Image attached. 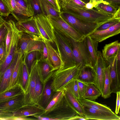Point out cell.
Segmentation results:
<instances>
[{"mask_svg": "<svg viewBox=\"0 0 120 120\" xmlns=\"http://www.w3.org/2000/svg\"><path fill=\"white\" fill-rule=\"evenodd\" d=\"M37 36L20 31L17 50L18 52L22 53L23 57L28 53V48L29 45Z\"/></svg>", "mask_w": 120, "mask_h": 120, "instance_id": "cell-21", "label": "cell"}, {"mask_svg": "<svg viewBox=\"0 0 120 120\" xmlns=\"http://www.w3.org/2000/svg\"><path fill=\"white\" fill-rule=\"evenodd\" d=\"M5 58V47L3 41L0 45V66L3 63Z\"/></svg>", "mask_w": 120, "mask_h": 120, "instance_id": "cell-48", "label": "cell"}, {"mask_svg": "<svg viewBox=\"0 0 120 120\" xmlns=\"http://www.w3.org/2000/svg\"><path fill=\"white\" fill-rule=\"evenodd\" d=\"M86 120L88 119L85 117L79 115L78 114L69 118L68 120Z\"/></svg>", "mask_w": 120, "mask_h": 120, "instance_id": "cell-52", "label": "cell"}, {"mask_svg": "<svg viewBox=\"0 0 120 120\" xmlns=\"http://www.w3.org/2000/svg\"><path fill=\"white\" fill-rule=\"evenodd\" d=\"M78 101L83 106L106 112H113L110 108L107 105L100 104L95 101L88 100L83 97L80 98Z\"/></svg>", "mask_w": 120, "mask_h": 120, "instance_id": "cell-27", "label": "cell"}, {"mask_svg": "<svg viewBox=\"0 0 120 120\" xmlns=\"http://www.w3.org/2000/svg\"><path fill=\"white\" fill-rule=\"evenodd\" d=\"M95 6V5L89 2L86 4L85 7L87 9H91L94 8Z\"/></svg>", "mask_w": 120, "mask_h": 120, "instance_id": "cell-54", "label": "cell"}, {"mask_svg": "<svg viewBox=\"0 0 120 120\" xmlns=\"http://www.w3.org/2000/svg\"><path fill=\"white\" fill-rule=\"evenodd\" d=\"M53 6L55 10L57 12H61V8L58 0H47Z\"/></svg>", "mask_w": 120, "mask_h": 120, "instance_id": "cell-50", "label": "cell"}, {"mask_svg": "<svg viewBox=\"0 0 120 120\" xmlns=\"http://www.w3.org/2000/svg\"><path fill=\"white\" fill-rule=\"evenodd\" d=\"M29 74L27 66L23 60L19 76L18 83L24 92V94L27 87Z\"/></svg>", "mask_w": 120, "mask_h": 120, "instance_id": "cell-33", "label": "cell"}, {"mask_svg": "<svg viewBox=\"0 0 120 120\" xmlns=\"http://www.w3.org/2000/svg\"><path fill=\"white\" fill-rule=\"evenodd\" d=\"M85 40L86 45L92 60L93 67L97 60L98 42L93 40L90 35L87 36L85 38Z\"/></svg>", "mask_w": 120, "mask_h": 120, "instance_id": "cell-28", "label": "cell"}, {"mask_svg": "<svg viewBox=\"0 0 120 120\" xmlns=\"http://www.w3.org/2000/svg\"><path fill=\"white\" fill-rule=\"evenodd\" d=\"M11 11V14L17 21L29 19L19 9L15 0H6Z\"/></svg>", "mask_w": 120, "mask_h": 120, "instance_id": "cell-34", "label": "cell"}, {"mask_svg": "<svg viewBox=\"0 0 120 120\" xmlns=\"http://www.w3.org/2000/svg\"><path fill=\"white\" fill-rule=\"evenodd\" d=\"M85 3L86 4V3L89 2L90 0H80Z\"/></svg>", "mask_w": 120, "mask_h": 120, "instance_id": "cell-57", "label": "cell"}, {"mask_svg": "<svg viewBox=\"0 0 120 120\" xmlns=\"http://www.w3.org/2000/svg\"><path fill=\"white\" fill-rule=\"evenodd\" d=\"M59 15L66 22L85 38L103 24L84 21L63 11H61Z\"/></svg>", "mask_w": 120, "mask_h": 120, "instance_id": "cell-4", "label": "cell"}, {"mask_svg": "<svg viewBox=\"0 0 120 120\" xmlns=\"http://www.w3.org/2000/svg\"><path fill=\"white\" fill-rule=\"evenodd\" d=\"M102 94L94 84H88L83 97L88 100L95 101Z\"/></svg>", "mask_w": 120, "mask_h": 120, "instance_id": "cell-32", "label": "cell"}, {"mask_svg": "<svg viewBox=\"0 0 120 120\" xmlns=\"http://www.w3.org/2000/svg\"><path fill=\"white\" fill-rule=\"evenodd\" d=\"M107 62L110 66L109 74L111 81L110 91L111 93H116L117 92L120 91V79L117 71L116 54Z\"/></svg>", "mask_w": 120, "mask_h": 120, "instance_id": "cell-14", "label": "cell"}, {"mask_svg": "<svg viewBox=\"0 0 120 120\" xmlns=\"http://www.w3.org/2000/svg\"><path fill=\"white\" fill-rule=\"evenodd\" d=\"M14 117L13 113L0 109V120H14Z\"/></svg>", "mask_w": 120, "mask_h": 120, "instance_id": "cell-47", "label": "cell"}, {"mask_svg": "<svg viewBox=\"0 0 120 120\" xmlns=\"http://www.w3.org/2000/svg\"><path fill=\"white\" fill-rule=\"evenodd\" d=\"M106 67L105 60L102 56V53L101 51H98L96 62L93 66L95 74L94 84L101 94L104 88L105 69Z\"/></svg>", "mask_w": 120, "mask_h": 120, "instance_id": "cell-10", "label": "cell"}, {"mask_svg": "<svg viewBox=\"0 0 120 120\" xmlns=\"http://www.w3.org/2000/svg\"><path fill=\"white\" fill-rule=\"evenodd\" d=\"M11 12L6 0H0V16L2 17L7 16Z\"/></svg>", "mask_w": 120, "mask_h": 120, "instance_id": "cell-42", "label": "cell"}, {"mask_svg": "<svg viewBox=\"0 0 120 120\" xmlns=\"http://www.w3.org/2000/svg\"><path fill=\"white\" fill-rule=\"evenodd\" d=\"M47 50L46 46L44 43L43 45V51L41 55V59H47Z\"/></svg>", "mask_w": 120, "mask_h": 120, "instance_id": "cell-53", "label": "cell"}, {"mask_svg": "<svg viewBox=\"0 0 120 120\" xmlns=\"http://www.w3.org/2000/svg\"><path fill=\"white\" fill-rule=\"evenodd\" d=\"M41 54L37 51H33L28 52L23 57V60L25 63L30 73L31 66L35 61L39 60Z\"/></svg>", "mask_w": 120, "mask_h": 120, "instance_id": "cell-35", "label": "cell"}, {"mask_svg": "<svg viewBox=\"0 0 120 120\" xmlns=\"http://www.w3.org/2000/svg\"><path fill=\"white\" fill-rule=\"evenodd\" d=\"M23 61V55L20 52L17 62L12 75L9 86L7 89L11 88L19 84V77Z\"/></svg>", "mask_w": 120, "mask_h": 120, "instance_id": "cell-30", "label": "cell"}, {"mask_svg": "<svg viewBox=\"0 0 120 120\" xmlns=\"http://www.w3.org/2000/svg\"><path fill=\"white\" fill-rule=\"evenodd\" d=\"M24 93L21 87L18 84L13 87L0 93V103L13 99Z\"/></svg>", "mask_w": 120, "mask_h": 120, "instance_id": "cell-23", "label": "cell"}, {"mask_svg": "<svg viewBox=\"0 0 120 120\" xmlns=\"http://www.w3.org/2000/svg\"><path fill=\"white\" fill-rule=\"evenodd\" d=\"M65 95L63 89L56 92L53 98L45 109V112L51 111L58 106L63 101Z\"/></svg>", "mask_w": 120, "mask_h": 120, "instance_id": "cell-31", "label": "cell"}, {"mask_svg": "<svg viewBox=\"0 0 120 120\" xmlns=\"http://www.w3.org/2000/svg\"><path fill=\"white\" fill-rule=\"evenodd\" d=\"M77 114L68 103L65 96L63 101L57 107L51 111L44 112L40 116L50 118L51 120H68Z\"/></svg>", "mask_w": 120, "mask_h": 120, "instance_id": "cell-7", "label": "cell"}, {"mask_svg": "<svg viewBox=\"0 0 120 120\" xmlns=\"http://www.w3.org/2000/svg\"><path fill=\"white\" fill-rule=\"evenodd\" d=\"M1 23V21H0V24Z\"/></svg>", "mask_w": 120, "mask_h": 120, "instance_id": "cell-58", "label": "cell"}, {"mask_svg": "<svg viewBox=\"0 0 120 120\" xmlns=\"http://www.w3.org/2000/svg\"><path fill=\"white\" fill-rule=\"evenodd\" d=\"M113 16L115 18L120 19V7L117 9Z\"/></svg>", "mask_w": 120, "mask_h": 120, "instance_id": "cell-56", "label": "cell"}, {"mask_svg": "<svg viewBox=\"0 0 120 120\" xmlns=\"http://www.w3.org/2000/svg\"><path fill=\"white\" fill-rule=\"evenodd\" d=\"M120 49V43L118 40L106 44L102 50V56L107 61L116 56Z\"/></svg>", "mask_w": 120, "mask_h": 120, "instance_id": "cell-25", "label": "cell"}, {"mask_svg": "<svg viewBox=\"0 0 120 120\" xmlns=\"http://www.w3.org/2000/svg\"><path fill=\"white\" fill-rule=\"evenodd\" d=\"M119 22H120V19H113L102 25L96 30H100L106 29L116 25Z\"/></svg>", "mask_w": 120, "mask_h": 120, "instance_id": "cell-44", "label": "cell"}, {"mask_svg": "<svg viewBox=\"0 0 120 120\" xmlns=\"http://www.w3.org/2000/svg\"><path fill=\"white\" fill-rule=\"evenodd\" d=\"M63 89L66 99L70 105L78 114L83 116L84 111L83 106L71 92L67 90Z\"/></svg>", "mask_w": 120, "mask_h": 120, "instance_id": "cell-29", "label": "cell"}, {"mask_svg": "<svg viewBox=\"0 0 120 120\" xmlns=\"http://www.w3.org/2000/svg\"><path fill=\"white\" fill-rule=\"evenodd\" d=\"M116 99L115 112L116 114L119 113L120 108V91L116 93Z\"/></svg>", "mask_w": 120, "mask_h": 120, "instance_id": "cell-51", "label": "cell"}, {"mask_svg": "<svg viewBox=\"0 0 120 120\" xmlns=\"http://www.w3.org/2000/svg\"><path fill=\"white\" fill-rule=\"evenodd\" d=\"M51 82V78L45 83L42 93L40 106L45 109L53 98L56 92L52 89Z\"/></svg>", "mask_w": 120, "mask_h": 120, "instance_id": "cell-24", "label": "cell"}, {"mask_svg": "<svg viewBox=\"0 0 120 120\" xmlns=\"http://www.w3.org/2000/svg\"><path fill=\"white\" fill-rule=\"evenodd\" d=\"M61 11L68 13L75 17L87 22L103 24L115 18L113 15L101 11L94 8L88 9L85 7L69 3L61 7Z\"/></svg>", "mask_w": 120, "mask_h": 120, "instance_id": "cell-1", "label": "cell"}, {"mask_svg": "<svg viewBox=\"0 0 120 120\" xmlns=\"http://www.w3.org/2000/svg\"><path fill=\"white\" fill-rule=\"evenodd\" d=\"M44 15L47 16L51 15L59 16L60 13L54 9L53 6L47 0H39Z\"/></svg>", "mask_w": 120, "mask_h": 120, "instance_id": "cell-37", "label": "cell"}, {"mask_svg": "<svg viewBox=\"0 0 120 120\" xmlns=\"http://www.w3.org/2000/svg\"><path fill=\"white\" fill-rule=\"evenodd\" d=\"M38 60L35 61L31 68L27 87L24 94V105L32 104L33 94L38 71Z\"/></svg>", "mask_w": 120, "mask_h": 120, "instance_id": "cell-11", "label": "cell"}, {"mask_svg": "<svg viewBox=\"0 0 120 120\" xmlns=\"http://www.w3.org/2000/svg\"><path fill=\"white\" fill-rule=\"evenodd\" d=\"M34 13V16L39 14L44 15L39 0H28Z\"/></svg>", "mask_w": 120, "mask_h": 120, "instance_id": "cell-41", "label": "cell"}, {"mask_svg": "<svg viewBox=\"0 0 120 120\" xmlns=\"http://www.w3.org/2000/svg\"><path fill=\"white\" fill-rule=\"evenodd\" d=\"M54 29L66 37L77 41H83L85 38L66 22L60 16H47Z\"/></svg>", "mask_w": 120, "mask_h": 120, "instance_id": "cell-5", "label": "cell"}, {"mask_svg": "<svg viewBox=\"0 0 120 120\" xmlns=\"http://www.w3.org/2000/svg\"><path fill=\"white\" fill-rule=\"evenodd\" d=\"M16 3L21 7L32 14L34 13L30 4L28 0H15Z\"/></svg>", "mask_w": 120, "mask_h": 120, "instance_id": "cell-45", "label": "cell"}, {"mask_svg": "<svg viewBox=\"0 0 120 120\" xmlns=\"http://www.w3.org/2000/svg\"><path fill=\"white\" fill-rule=\"evenodd\" d=\"M44 43L41 37L37 36L29 45L28 52L33 51H37L40 52L41 55L43 51Z\"/></svg>", "mask_w": 120, "mask_h": 120, "instance_id": "cell-38", "label": "cell"}, {"mask_svg": "<svg viewBox=\"0 0 120 120\" xmlns=\"http://www.w3.org/2000/svg\"><path fill=\"white\" fill-rule=\"evenodd\" d=\"M63 89L69 91L78 100L80 98L78 92L77 79H73L71 80L67 84Z\"/></svg>", "mask_w": 120, "mask_h": 120, "instance_id": "cell-39", "label": "cell"}, {"mask_svg": "<svg viewBox=\"0 0 120 120\" xmlns=\"http://www.w3.org/2000/svg\"><path fill=\"white\" fill-rule=\"evenodd\" d=\"M89 2L93 4L95 6L97 4L102 3L107 4L103 0H90Z\"/></svg>", "mask_w": 120, "mask_h": 120, "instance_id": "cell-55", "label": "cell"}, {"mask_svg": "<svg viewBox=\"0 0 120 120\" xmlns=\"http://www.w3.org/2000/svg\"><path fill=\"white\" fill-rule=\"evenodd\" d=\"M105 2L112 5L118 9L120 7V0H103Z\"/></svg>", "mask_w": 120, "mask_h": 120, "instance_id": "cell-49", "label": "cell"}, {"mask_svg": "<svg viewBox=\"0 0 120 120\" xmlns=\"http://www.w3.org/2000/svg\"></svg>", "mask_w": 120, "mask_h": 120, "instance_id": "cell-59", "label": "cell"}, {"mask_svg": "<svg viewBox=\"0 0 120 120\" xmlns=\"http://www.w3.org/2000/svg\"><path fill=\"white\" fill-rule=\"evenodd\" d=\"M0 45L4 41L5 36L7 32V29L6 23V20H4L0 16Z\"/></svg>", "mask_w": 120, "mask_h": 120, "instance_id": "cell-43", "label": "cell"}, {"mask_svg": "<svg viewBox=\"0 0 120 120\" xmlns=\"http://www.w3.org/2000/svg\"><path fill=\"white\" fill-rule=\"evenodd\" d=\"M77 81L79 94L81 98L83 97L88 84L78 79Z\"/></svg>", "mask_w": 120, "mask_h": 120, "instance_id": "cell-46", "label": "cell"}, {"mask_svg": "<svg viewBox=\"0 0 120 120\" xmlns=\"http://www.w3.org/2000/svg\"><path fill=\"white\" fill-rule=\"evenodd\" d=\"M45 84L40 77L38 68L36 84L33 94L32 104H34L40 106Z\"/></svg>", "mask_w": 120, "mask_h": 120, "instance_id": "cell-26", "label": "cell"}, {"mask_svg": "<svg viewBox=\"0 0 120 120\" xmlns=\"http://www.w3.org/2000/svg\"><path fill=\"white\" fill-rule=\"evenodd\" d=\"M45 112V109L40 106L34 104L23 105L13 112L16 117H27L30 116H40Z\"/></svg>", "mask_w": 120, "mask_h": 120, "instance_id": "cell-15", "label": "cell"}, {"mask_svg": "<svg viewBox=\"0 0 120 120\" xmlns=\"http://www.w3.org/2000/svg\"><path fill=\"white\" fill-rule=\"evenodd\" d=\"M81 66L79 63L70 67L55 71L51 78V85L53 91L56 92L61 90L71 80L77 79Z\"/></svg>", "mask_w": 120, "mask_h": 120, "instance_id": "cell-3", "label": "cell"}, {"mask_svg": "<svg viewBox=\"0 0 120 120\" xmlns=\"http://www.w3.org/2000/svg\"><path fill=\"white\" fill-rule=\"evenodd\" d=\"M110 65L106 67L105 69V77L103 89L101 95L102 97L106 99L111 96V93L110 91L111 81L109 76Z\"/></svg>", "mask_w": 120, "mask_h": 120, "instance_id": "cell-36", "label": "cell"}, {"mask_svg": "<svg viewBox=\"0 0 120 120\" xmlns=\"http://www.w3.org/2000/svg\"><path fill=\"white\" fill-rule=\"evenodd\" d=\"M69 38L76 64L80 63L81 67L86 66L93 67L92 60L86 45L85 38L81 41H77Z\"/></svg>", "mask_w": 120, "mask_h": 120, "instance_id": "cell-6", "label": "cell"}, {"mask_svg": "<svg viewBox=\"0 0 120 120\" xmlns=\"http://www.w3.org/2000/svg\"><path fill=\"white\" fill-rule=\"evenodd\" d=\"M53 30L54 42L61 62V66L59 69H63L74 66L76 63L69 37L54 28Z\"/></svg>", "mask_w": 120, "mask_h": 120, "instance_id": "cell-2", "label": "cell"}, {"mask_svg": "<svg viewBox=\"0 0 120 120\" xmlns=\"http://www.w3.org/2000/svg\"><path fill=\"white\" fill-rule=\"evenodd\" d=\"M120 33V22L106 29L96 30L90 35L94 40L101 42L107 39L117 35Z\"/></svg>", "mask_w": 120, "mask_h": 120, "instance_id": "cell-16", "label": "cell"}, {"mask_svg": "<svg viewBox=\"0 0 120 120\" xmlns=\"http://www.w3.org/2000/svg\"><path fill=\"white\" fill-rule=\"evenodd\" d=\"M24 93L8 101L0 103V109L13 113L24 105Z\"/></svg>", "mask_w": 120, "mask_h": 120, "instance_id": "cell-20", "label": "cell"}, {"mask_svg": "<svg viewBox=\"0 0 120 120\" xmlns=\"http://www.w3.org/2000/svg\"><path fill=\"white\" fill-rule=\"evenodd\" d=\"M95 77L93 67L85 66L81 67L77 79L87 84H94Z\"/></svg>", "mask_w": 120, "mask_h": 120, "instance_id": "cell-22", "label": "cell"}, {"mask_svg": "<svg viewBox=\"0 0 120 120\" xmlns=\"http://www.w3.org/2000/svg\"><path fill=\"white\" fill-rule=\"evenodd\" d=\"M34 17L42 39L51 43L54 42V28L47 16L38 14Z\"/></svg>", "mask_w": 120, "mask_h": 120, "instance_id": "cell-8", "label": "cell"}, {"mask_svg": "<svg viewBox=\"0 0 120 120\" xmlns=\"http://www.w3.org/2000/svg\"><path fill=\"white\" fill-rule=\"evenodd\" d=\"M43 40L47 50V60L53 67L54 70L56 71L60 68L61 66V61L59 55L51 45L50 41L45 39Z\"/></svg>", "mask_w": 120, "mask_h": 120, "instance_id": "cell-19", "label": "cell"}, {"mask_svg": "<svg viewBox=\"0 0 120 120\" xmlns=\"http://www.w3.org/2000/svg\"><path fill=\"white\" fill-rule=\"evenodd\" d=\"M94 8L101 11L112 15H114L117 9L112 5L103 3L97 4Z\"/></svg>", "mask_w": 120, "mask_h": 120, "instance_id": "cell-40", "label": "cell"}, {"mask_svg": "<svg viewBox=\"0 0 120 120\" xmlns=\"http://www.w3.org/2000/svg\"><path fill=\"white\" fill-rule=\"evenodd\" d=\"M20 52H18L11 64L4 72L0 79V93L6 90L8 87L12 75L17 62Z\"/></svg>", "mask_w": 120, "mask_h": 120, "instance_id": "cell-17", "label": "cell"}, {"mask_svg": "<svg viewBox=\"0 0 120 120\" xmlns=\"http://www.w3.org/2000/svg\"><path fill=\"white\" fill-rule=\"evenodd\" d=\"M20 32L16 28L14 22L12 38L10 49L4 61L0 66V79L10 65L15 54L18 52V45Z\"/></svg>", "mask_w": 120, "mask_h": 120, "instance_id": "cell-9", "label": "cell"}, {"mask_svg": "<svg viewBox=\"0 0 120 120\" xmlns=\"http://www.w3.org/2000/svg\"><path fill=\"white\" fill-rule=\"evenodd\" d=\"M83 106L84 112L83 116L88 120H120V117L114 112H106Z\"/></svg>", "mask_w": 120, "mask_h": 120, "instance_id": "cell-12", "label": "cell"}, {"mask_svg": "<svg viewBox=\"0 0 120 120\" xmlns=\"http://www.w3.org/2000/svg\"><path fill=\"white\" fill-rule=\"evenodd\" d=\"M15 24L16 28L20 31L29 34L37 35L42 38L34 16L17 21L15 22Z\"/></svg>", "mask_w": 120, "mask_h": 120, "instance_id": "cell-13", "label": "cell"}, {"mask_svg": "<svg viewBox=\"0 0 120 120\" xmlns=\"http://www.w3.org/2000/svg\"><path fill=\"white\" fill-rule=\"evenodd\" d=\"M38 65L40 77L45 84L51 78L55 71L47 59H40Z\"/></svg>", "mask_w": 120, "mask_h": 120, "instance_id": "cell-18", "label": "cell"}]
</instances>
